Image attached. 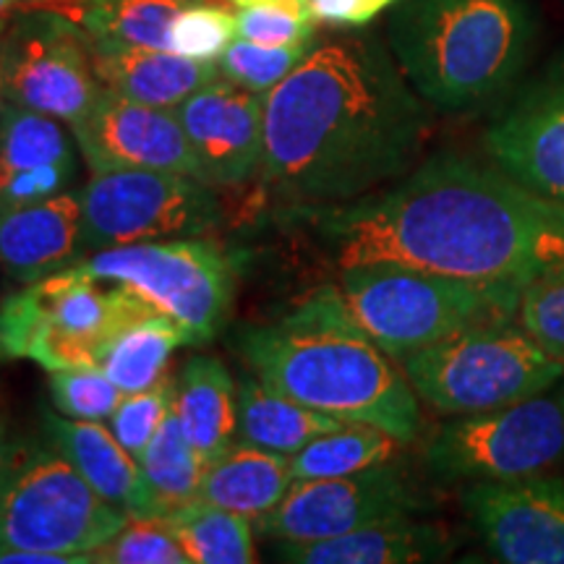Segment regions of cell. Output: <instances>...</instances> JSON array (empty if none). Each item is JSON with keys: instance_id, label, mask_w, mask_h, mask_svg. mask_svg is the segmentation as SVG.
Masks as SVG:
<instances>
[{"instance_id": "obj_1", "label": "cell", "mask_w": 564, "mask_h": 564, "mask_svg": "<svg viewBox=\"0 0 564 564\" xmlns=\"http://www.w3.org/2000/svg\"><path fill=\"white\" fill-rule=\"evenodd\" d=\"M288 217L308 223L337 270L400 264L523 291L564 264V202L460 152L434 154L361 199Z\"/></svg>"}, {"instance_id": "obj_2", "label": "cell", "mask_w": 564, "mask_h": 564, "mask_svg": "<svg viewBox=\"0 0 564 564\" xmlns=\"http://www.w3.org/2000/svg\"><path fill=\"white\" fill-rule=\"evenodd\" d=\"M429 129L426 102L382 42H322L264 95L259 178L293 207L361 199L413 171Z\"/></svg>"}, {"instance_id": "obj_3", "label": "cell", "mask_w": 564, "mask_h": 564, "mask_svg": "<svg viewBox=\"0 0 564 564\" xmlns=\"http://www.w3.org/2000/svg\"><path fill=\"white\" fill-rule=\"evenodd\" d=\"M262 382L295 403L413 442L423 426L421 400L403 366L358 327L337 285H322L270 324L238 340Z\"/></svg>"}, {"instance_id": "obj_4", "label": "cell", "mask_w": 564, "mask_h": 564, "mask_svg": "<svg viewBox=\"0 0 564 564\" xmlns=\"http://www.w3.org/2000/svg\"><path fill=\"white\" fill-rule=\"evenodd\" d=\"M535 40L525 0H398L390 53L423 102L478 112L518 84Z\"/></svg>"}, {"instance_id": "obj_5", "label": "cell", "mask_w": 564, "mask_h": 564, "mask_svg": "<svg viewBox=\"0 0 564 564\" xmlns=\"http://www.w3.org/2000/svg\"><path fill=\"white\" fill-rule=\"evenodd\" d=\"M335 285L358 327L398 364L463 329L514 319L520 301V288L400 264L348 267Z\"/></svg>"}, {"instance_id": "obj_6", "label": "cell", "mask_w": 564, "mask_h": 564, "mask_svg": "<svg viewBox=\"0 0 564 564\" xmlns=\"http://www.w3.org/2000/svg\"><path fill=\"white\" fill-rule=\"evenodd\" d=\"M152 306L126 285L66 267L34 280L0 306V358H30L45 371L100 366L112 337Z\"/></svg>"}, {"instance_id": "obj_7", "label": "cell", "mask_w": 564, "mask_h": 564, "mask_svg": "<svg viewBox=\"0 0 564 564\" xmlns=\"http://www.w3.org/2000/svg\"><path fill=\"white\" fill-rule=\"evenodd\" d=\"M400 366L421 403L442 415L523 403L552 392L564 379V366L514 319L463 329Z\"/></svg>"}, {"instance_id": "obj_8", "label": "cell", "mask_w": 564, "mask_h": 564, "mask_svg": "<svg viewBox=\"0 0 564 564\" xmlns=\"http://www.w3.org/2000/svg\"><path fill=\"white\" fill-rule=\"evenodd\" d=\"M53 447H19L0 481V549L95 554L129 523Z\"/></svg>"}, {"instance_id": "obj_9", "label": "cell", "mask_w": 564, "mask_h": 564, "mask_svg": "<svg viewBox=\"0 0 564 564\" xmlns=\"http://www.w3.org/2000/svg\"><path fill=\"white\" fill-rule=\"evenodd\" d=\"M82 274L126 285L167 314L188 345L209 343L220 333L232 306V267L217 246L173 238L91 251L70 264Z\"/></svg>"}, {"instance_id": "obj_10", "label": "cell", "mask_w": 564, "mask_h": 564, "mask_svg": "<svg viewBox=\"0 0 564 564\" xmlns=\"http://www.w3.org/2000/svg\"><path fill=\"white\" fill-rule=\"evenodd\" d=\"M564 457V403L535 394L494 411L453 415L429 440L426 465L440 481H510Z\"/></svg>"}, {"instance_id": "obj_11", "label": "cell", "mask_w": 564, "mask_h": 564, "mask_svg": "<svg viewBox=\"0 0 564 564\" xmlns=\"http://www.w3.org/2000/svg\"><path fill=\"white\" fill-rule=\"evenodd\" d=\"M82 196V253L144 241L199 238L220 225L212 186L162 171L97 173Z\"/></svg>"}, {"instance_id": "obj_12", "label": "cell", "mask_w": 564, "mask_h": 564, "mask_svg": "<svg viewBox=\"0 0 564 564\" xmlns=\"http://www.w3.org/2000/svg\"><path fill=\"white\" fill-rule=\"evenodd\" d=\"M100 95L89 34L74 19L30 11L0 34V102L45 112L70 129Z\"/></svg>"}, {"instance_id": "obj_13", "label": "cell", "mask_w": 564, "mask_h": 564, "mask_svg": "<svg viewBox=\"0 0 564 564\" xmlns=\"http://www.w3.org/2000/svg\"><path fill=\"white\" fill-rule=\"evenodd\" d=\"M426 497L398 463L387 460L348 476L295 478L285 497L257 520L267 541H319L379 520L415 514Z\"/></svg>"}, {"instance_id": "obj_14", "label": "cell", "mask_w": 564, "mask_h": 564, "mask_svg": "<svg viewBox=\"0 0 564 564\" xmlns=\"http://www.w3.org/2000/svg\"><path fill=\"white\" fill-rule=\"evenodd\" d=\"M460 499L497 562L564 564V478L474 481Z\"/></svg>"}, {"instance_id": "obj_15", "label": "cell", "mask_w": 564, "mask_h": 564, "mask_svg": "<svg viewBox=\"0 0 564 564\" xmlns=\"http://www.w3.org/2000/svg\"><path fill=\"white\" fill-rule=\"evenodd\" d=\"M91 173L162 171L196 178V158L178 112L133 102L102 89L82 121L70 126Z\"/></svg>"}, {"instance_id": "obj_16", "label": "cell", "mask_w": 564, "mask_h": 564, "mask_svg": "<svg viewBox=\"0 0 564 564\" xmlns=\"http://www.w3.org/2000/svg\"><path fill=\"white\" fill-rule=\"evenodd\" d=\"M484 141L502 171L533 192L564 202V58L518 91Z\"/></svg>"}, {"instance_id": "obj_17", "label": "cell", "mask_w": 564, "mask_h": 564, "mask_svg": "<svg viewBox=\"0 0 564 564\" xmlns=\"http://www.w3.org/2000/svg\"><path fill=\"white\" fill-rule=\"evenodd\" d=\"M175 112L196 158V178L212 188L243 186L259 173L264 154V95L217 76Z\"/></svg>"}, {"instance_id": "obj_18", "label": "cell", "mask_w": 564, "mask_h": 564, "mask_svg": "<svg viewBox=\"0 0 564 564\" xmlns=\"http://www.w3.org/2000/svg\"><path fill=\"white\" fill-rule=\"evenodd\" d=\"M272 544L274 556L291 564H421L449 560L457 549L449 528L423 523L413 514L379 520L335 539Z\"/></svg>"}, {"instance_id": "obj_19", "label": "cell", "mask_w": 564, "mask_h": 564, "mask_svg": "<svg viewBox=\"0 0 564 564\" xmlns=\"http://www.w3.org/2000/svg\"><path fill=\"white\" fill-rule=\"evenodd\" d=\"M82 259V196L0 209V267L17 280H42Z\"/></svg>"}, {"instance_id": "obj_20", "label": "cell", "mask_w": 564, "mask_h": 564, "mask_svg": "<svg viewBox=\"0 0 564 564\" xmlns=\"http://www.w3.org/2000/svg\"><path fill=\"white\" fill-rule=\"evenodd\" d=\"M89 45L102 89L154 108L175 110L196 89L207 87L220 76L217 63L188 58L175 51H154V47H133L91 37Z\"/></svg>"}, {"instance_id": "obj_21", "label": "cell", "mask_w": 564, "mask_h": 564, "mask_svg": "<svg viewBox=\"0 0 564 564\" xmlns=\"http://www.w3.org/2000/svg\"><path fill=\"white\" fill-rule=\"evenodd\" d=\"M47 440L79 470L100 497L129 514L147 518V489L141 465L102 421L68 419L63 413H42Z\"/></svg>"}, {"instance_id": "obj_22", "label": "cell", "mask_w": 564, "mask_h": 564, "mask_svg": "<svg viewBox=\"0 0 564 564\" xmlns=\"http://www.w3.org/2000/svg\"><path fill=\"white\" fill-rule=\"evenodd\" d=\"M175 411L183 432L209 465L232 447L238 434L236 382L215 356H194L175 382Z\"/></svg>"}, {"instance_id": "obj_23", "label": "cell", "mask_w": 564, "mask_h": 564, "mask_svg": "<svg viewBox=\"0 0 564 564\" xmlns=\"http://www.w3.org/2000/svg\"><path fill=\"white\" fill-rule=\"evenodd\" d=\"M236 411L241 442L288 457H293L316 436L350 423L295 403L293 398L262 382L253 371L243 373L241 382L236 384Z\"/></svg>"}, {"instance_id": "obj_24", "label": "cell", "mask_w": 564, "mask_h": 564, "mask_svg": "<svg viewBox=\"0 0 564 564\" xmlns=\"http://www.w3.org/2000/svg\"><path fill=\"white\" fill-rule=\"evenodd\" d=\"M291 484V457L241 442L204 470L196 497L259 520L285 497Z\"/></svg>"}, {"instance_id": "obj_25", "label": "cell", "mask_w": 564, "mask_h": 564, "mask_svg": "<svg viewBox=\"0 0 564 564\" xmlns=\"http://www.w3.org/2000/svg\"><path fill=\"white\" fill-rule=\"evenodd\" d=\"M139 465L147 489V518H167L178 507L196 499L204 470L209 468V463L183 432L175 405L141 453Z\"/></svg>"}, {"instance_id": "obj_26", "label": "cell", "mask_w": 564, "mask_h": 564, "mask_svg": "<svg viewBox=\"0 0 564 564\" xmlns=\"http://www.w3.org/2000/svg\"><path fill=\"white\" fill-rule=\"evenodd\" d=\"M181 345H188L183 329L171 316L152 308L112 337L100 366L126 394L150 390L167 377V364Z\"/></svg>"}, {"instance_id": "obj_27", "label": "cell", "mask_w": 564, "mask_h": 564, "mask_svg": "<svg viewBox=\"0 0 564 564\" xmlns=\"http://www.w3.org/2000/svg\"><path fill=\"white\" fill-rule=\"evenodd\" d=\"M175 541L192 564H251L257 562L253 520L243 514L192 499L165 518Z\"/></svg>"}, {"instance_id": "obj_28", "label": "cell", "mask_w": 564, "mask_h": 564, "mask_svg": "<svg viewBox=\"0 0 564 564\" xmlns=\"http://www.w3.org/2000/svg\"><path fill=\"white\" fill-rule=\"evenodd\" d=\"M403 442L394 440L384 429L369 423H345L340 429L316 436L291 457V474L295 478H329L348 476L373 465L394 460Z\"/></svg>"}, {"instance_id": "obj_29", "label": "cell", "mask_w": 564, "mask_h": 564, "mask_svg": "<svg viewBox=\"0 0 564 564\" xmlns=\"http://www.w3.org/2000/svg\"><path fill=\"white\" fill-rule=\"evenodd\" d=\"M53 162H74L63 121L45 112L0 102V183Z\"/></svg>"}, {"instance_id": "obj_30", "label": "cell", "mask_w": 564, "mask_h": 564, "mask_svg": "<svg viewBox=\"0 0 564 564\" xmlns=\"http://www.w3.org/2000/svg\"><path fill=\"white\" fill-rule=\"evenodd\" d=\"M186 3L192 0H91L79 24L91 40L173 51V21Z\"/></svg>"}, {"instance_id": "obj_31", "label": "cell", "mask_w": 564, "mask_h": 564, "mask_svg": "<svg viewBox=\"0 0 564 564\" xmlns=\"http://www.w3.org/2000/svg\"><path fill=\"white\" fill-rule=\"evenodd\" d=\"M308 51H312V45L270 47L236 37L215 63L223 79L238 84V87L249 91H257V95H270L306 58Z\"/></svg>"}, {"instance_id": "obj_32", "label": "cell", "mask_w": 564, "mask_h": 564, "mask_svg": "<svg viewBox=\"0 0 564 564\" xmlns=\"http://www.w3.org/2000/svg\"><path fill=\"white\" fill-rule=\"evenodd\" d=\"M47 387L55 411L82 421H108L126 398V392L102 371V366L51 371Z\"/></svg>"}, {"instance_id": "obj_33", "label": "cell", "mask_w": 564, "mask_h": 564, "mask_svg": "<svg viewBox=\"0 0 564 564\" xmlns=\"http://www.w3.org/2000/svg\"><path fill=\"white\" fill-rule=\"evenodd\" d=\"M316 19L306 0H262L238 9L236 34L270 47L312 45Z\"/></svg>"}, {"instance_id": "obj_34", "label": "cell", "mask_w": 564, "mask_h": 564, "mask_svg": "<svg viewBox=\"0 0 564 564\" xmlns=\"http://www.w3.org/2000/svg\"><path fill=\"white\" fill-rule=\"evenodd\" d=\"M514 322L564 366V264H556L520 291Z\"/></svg>"}, {"instance_id": "obj_35", "label": "cell", "mask_w": 564, "mask_h": 564, "mask_svg": "<svg viewBox=\"0 0 564 564\" xmlns=\"http://www.w3.org/2000/svg\"><path fill=\"white\" fill-rule=\"evenodd\" d=\"M236 37V13L217 0H192L173 21L171 47L188 58L215 63Z\"/></svg>"}, {"instance_id": "obj_36", "label": "cell", "mask_w": 564, "mask_h": 564, "mask_svg": "<svg viewBox=\"0 0 564 564\" xmlns=\"http://www.w3.org/2000/svg\"><path fill=\"white\" fill-rule=\"evenodd\" d=\"M95 556L97 564H192L165 518H131Z\"/></svg>"}, {"instance_id": "obj_37", "label": "cell", "mask_w": 564, "mask_h": 564, "mask_svg": "<svg viewBox=\"0 0 564 564\" xmlns=\"http://www.w3.org/2000/svg\"><path fill=\"white\" fill-rule=\"evenodd\" d=\"M175 403V382L171 377H165L150 390L131 392L121 400V405L116 408V413L110 415L108 429L118 442L123 444L129 453L141 457L147 449V444L152 442V436L158 434V429L165 421V415L171 413Z\"/></svg>"}, {"instance_id": "obj_38", "label": "cell", "mask_w": 564, "mask_h": 564, "mask_svg": "<svg viewBox=\"0 0 564 564\" xmlns=\"http://www.w3.org/2000/svg\"><path fill=\"white\" fill-rule=\"evenodd\" d=\"M398 0H306L316 24L364 26L384 13Z\"/></svg>"}, {"instance_id": "obj_39", "label": "cell", "mask_w": 564, "mask_h": 564, "mask_svg": "<svg viewBox=\"0 0 564 564\" xmlns=\"http://www.w3.org/2000/svg\"><path fill=\"white\" fill-rule=\"evenodd\" d=\"M9 447H6V440H3V421H0V481H3L6 476V468H9Z\"/></svg>"}, {"instance_id": "obj_40", "label": "cell", "mask_w": 564, "mask_h": 564, "mask_svg": "<svg viewBox=\"0 0 564 564\" xmlns=\"http://www.w3.org/2000/svg\"><path fill=\"white\" fill-rule=\"evenodd\" d=\"M556 392H560V398H562V403H564V379H562V387Z\"/></svg>"}]
</instances>
